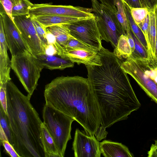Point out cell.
<instances>
[{"label":"cell","instance_id":"cell-1","mask_svg":"<svg viewBox=\"0 0 157 157\" xmlns=\"http://www.w3.org/2000/svg\"><path fill=\"white\" fill-rule=\"evenodd\" d=\"M45 104L73 119L86 132L97 137L101 125L97 101L88 79L61 76L45 87Z\"/></svg>","mask_w":157,"mask_h":157},{"label":"cell","instance_id":"cell-2","mask_svg":"<svg viewBox=\"0 0 157 157\" xmlns=\"http://www.w3.org/2000/svg\"><path fill=\"white\" fill-rule=\"evenodd\" d=\"M8 122L12 146L20 157H44L42 122L30 101L11 80L6 83Z\"/></svg>","mask_w":157,"mask_h":157},{"label":"cell","instance_id":"cell-3","mask_svg":"<svg viewBox=\"0 0 157 157\" xmlns=\"http://www.w3.org/2000/svg\"><path fill=\"white\" fill-rule=\"evenodd\" d=\"M121 66L157 103V66L151 64L148 59L134 57L132 54L122 62Z\"/></svg>","mask_w":157,"mask_h":157},{"label":"cell","instance_id":"cell-4","mask_svg":"<svg viewBox=\"0 0 157 157\" xmlns=\"http://www.w3.org/2000/svg\"><path fill=\"white\" fill-rule=\"evenodd\" d=\"M42 113L43 122L57 146L59 157H64L67 143L71 139V124L75 120L46 104Z\"/></svg>","mask_w":157,"mask_h":157},{"label":"cell","instance_id":"cell-5","mask_svg":"<svg viewBox=\"0 0 157 157\" xmlns=\"http://www.w3.org/2000/svg\"><path fill=\"white\" fill-rule=\"evenodd\" d=\"M10 65L28 95L31 97L38 85L44 66L30 52L12 56Z\"/></svg>","mask_w":157,"mask_h":157},{"label":"cell","instance_id":"cell-6","mask_svg":"<svg viewBox=\"0 0 157 157\" xmlns=\"http://www.w3.org/2000/svg\"><path fill=\"white\" fill-rule=\"evenodd\" d=\"M91 1L101 39L110 42L114 48L120 37L123 34L126 35L116 16L117 8L100 3L97 0Z\"/></svg>","mask_w":157,"mask_h":157},{"label":"cell","instance_id":"cell-7","mask_svg":"<svg viewBox=\"0 0 157 157\" xmlns=\"http://www.w3.org/2000/svg\"><path fill=\"white\" fill-rule=\"evenodd\" d=\"M64 24L71 34L77 40L98 51L101 48L96 16Z\"/></svg>","mask_w":157,"mask_h":157},{"label":"cell","instance_id":"cell-8","mask_svg":"<svg viewBox=\"0 0 157 157\" xmlns=\"http://www.w3.org/2000/svg\"><path fill=\"white\" fill-rule=\"evenodd\" d=\"M92 8L71 5H53L49 3L35 4L31 7L29 14L31 17L46 15H59L78 18L95 17Z\"/></svg>","mask_w":157,"mask_h":157},{"label":"cell","instance_id":"cell-9","mask_svg":"<svg viewBox=\"0 0 157 157\" xmlns=\"http://www.w3.org/2000/svg\"><path fill=\"white\" fill-rule=\"evenodd\" d=\"M12 19L32 54L46 53L30 15L13 16Z\"/></svg>","mask_w":157,"mask_h":157},{"label":"cell","instance_id":"cell-10","mask_svg":"<svg viewBox=\"0 0 157 157\" xmlns=\"http://www.w3.org/2000/svg\"><path fill=\"white\" fill-rule=\"evenodd\" d=\"M100 143L94 135L76 129L72 149L75 157H100Z\"/></svg>","mask_w":157,"mask_h":157},{"label":"cell","instance_id":"cell-11","mask_svg":"<svg viewBox=\"0 0 157 157\" xmlns=\"http://www.w3.org/2000/svg\"><path fill=\"white\" fill-rule=\"evenodd\" d=\"M0 15L2 17L6 41L11 56L26 52L31 53L13 20L6 13Z\"/></svg>","mask_w":157,"mask_h":157},{"label":"cell","instance_id":"cell-12","mask_svg":"<svg viewBox=\"0 0 157 157\" xmlns=\"http://www.w3.org/2000/svg\"><path fill=\"white\" fill-rule=\"evenodd\" d=\"M98 51L84 49H75L63 52L62 57L85 65H99L101 64Z\"/></svg>","mask_w":157,"mask_h":157},{"label":"cell","instance_id":"cell-13","mask_svg":"<svg viewBox=\"0 0 157 157\" xmlns=\"http://www.w3.org/2000/svg\"><path fill=\"white\" fill-rule=\"evenodd\" d=\"M2 16L0 15V83L11 80L10 73V60L7 53Z\"/></svg>","mask_w":157,"mask_h":157},{"label":"cell","instance_id":"cell-14","mask_svg":"<svg viewBox=\"0 0 157 157\" xmlns=\"http://www.w3.org/2000/svg\"><path fill=\"white\" fill-rule=\"evenodd\" d=\"M100 150L105 157H132L128 148L121 143L107 140L100 143Z\"/></svg>","mask_w":157,"mask_h":157},{"label":"cell","instance_id":"cell-15","mask_svg":"<svg viewBox=\"0 0 157 157\" xmlns=\"http://www.w3.org/2000/svg\"><path fill=\"white\" fill-rule=\"evenodd\" d=\"M35 57L43 65L44 68L50 70H63L68 67H72L74 63L71 61L63 58L57 54L52 55L46 53L37 55Z\"/></svg>","mask_w":157,"mask_h":157},{"label":"cell","instance_id":"cell-16","mask_svg":"<svg viewBox=\"0 0 157 157\" xmlns=\"http://www.w3.org/2000/svg\"><path fill=\"white\" fill-rule=\"evenodd\" d=\"M155 10L156 9L154 10L149 11V25L147 41V59L150 63L154 66H155V64L156 37Z\"/></svg>","mask_w":157,"mask_h":157},{"label":"cell","instance_id":"cell-17","mask_svg":"<svg viewBox=\"0 0 157 157\" xmlns=\"http://www.w3.org/2000/svg\"><path fill=\"white\" fill-rule=\"evenodd\" d=\"M31 17L39 22L45 28L51 26L67 24L86 19L53 15H43L33 16Z\"/></svg>","mask_w":157,"mask_h":157},{"label":"cell","instance_id":"cell-18","mask_svg":"<svg viewBox=\"0 0 157 157\" xmlns=\"http://www.w3.org/2000/svg\"><path fill=\"white\" fill-rule=\"evenodd\" d=\"M46 29L47 32L54 36L57 42L63 48V52L69 40L75 38L71 34L64 24L48 26L46 28Z\"/></svg>","mask_w":157,"mask_h":157},{"label":"cell","instance_id":"cell-19","mask_svg":"<svg viewBox=\"0 0 157 157\" xmlns=\"http://www.w3.org/2000/svg\"><path fill=\"white\" fill-rule=\"evenodd\" d=\"M41 135L44 157H59L57 146L43 122L41 124Z\"/></svg>","mask_w":157,"mask_h":157},{"label":"cell","instance_id":"cell-20","mask_svg":"<svg viewBox=\"0 0 157 157\" xmlns=\"http://www.w3.org/2000/svg\"><path fill=\"white\" fill-rule=\"evenodd\" d=\"M122 1L131 30L137 37L142 44L147 50V43L144 34L132 18L129 6L126 2L123 1Z\"/></svg>","mask_w":157,"mask_h":157},{"label":"cell","instance_id":"cell-21","mask_svg":"<svg viewBox=\"0 0 157 157\" xmlns=\"http://www.w3.org/2000/svg\"><path fill=\"white\" fill-rule=\"evenodd\" d=\"M115 55L120 59H126L132 53L131 48L126 35L123 34L119 38L117 47L114 48Z\"/></svg>","mask_w":157,"mask_h":157},{"label":"cell","instance_id":"cell-22","mask_svg":"<svg viewBox=\"0 0 157 157\" xmlns=\"http://www.w3.org/2000/svg\"><path fill=\"white\" fill-rule=\"evenodd\" d=\"M33 4L29 0H14L12 11V16L29 14Z\"/></svg>","mask_w":157,"mask_h":157},{"label":"cell","instance_id":"cell-23","mask_svg":"<svg viewBox=\"0 0 157 157\" xmlns=\"http://www.w3.org/2000/svg\"><path fill=\"white\" fill-rule=\"evenodd\" d=\"M114 5L117 9L116 13L117 18L126 33L130 27L122 1L121 0H114Z\"/></svg>","mask_w":157,"mask_h":157},{"label":"cell","instance_id":"cell-24","mask_svg":"<svg viewBox=\"0 0 157 157\" xmlns=\"http://www.w3.org/2000/svg\"><path fill=\"white\" fill-rule=\"evenodd\" d=\"M129 7L132 17L137 25L143 22L149 13L146 8Z\"/></svg>","mask_w":157,"mask_h":157},{"label":"cell","instance_id":"cell-25","mask_svg":"<svg viewBox=\"0 0 157 157\" xmlns=\"http://www.w3.org/2000/svg\"><path fill=\"white\" fill-rule=\"evenodd\" d=\"M130 31L135 43V50L131 54L134 57L147 59V50L142 44L131 29Z\"/></svg>","mask_w":157,"mask_h":157},{"label":"cell","instance_id":"cell-26","mask_svg":"<svg viewBox=\"0 0 157 157\" xmlns=\"http://www.w3.org/2000/svg\"><path fill=\"white\" fill-rule=\"evenodd\" d=\"M0 110V126L4 131L8 141L12 145V136L8 122L7 116L1 104Z\"/></svg>","mask_w":157,"mask_h":157},{"label":"cell","instance_id":"cell-27","mask_svg":"<svg viewBox=\"0 0 157 157\" xmlns=\"http://www.w3.org/2000/svg\"><path fill=\"white\" fill-rule=\"evenodd\" d=\"M32 18L37 35L46 52V49L49 45L47 39V32L46 28L39 22Z\"/></svg>","mask_w":157,"mask_h":157},{"label":"cell","instance_id":"cell-28","mask_svg":"<svg viewBox=\"0 0 157 157\" xmlns=\"http://www.w3.org/2000/svg\"><path fill=\"white\" fill-rule=\"evenodd\" d=\"M75 49H84L92 51H98L75 38L69 40L64 51H69Z\"/></svg>","mask_w":157,"mask_h":157},{"label":"cell","instance_id":"cell-29","mask_svg":"<svg viewBox=\"0 0 157 157\" xmlns=\"http://www.w3.org/2000/svg\"><path fill=\"white\" fill-rule=\"evenodd\" d=\"M7 82L0 83V104L7 114V104L6 96V87Z\"/></svg>","mask_w":157,"mask_h":157},{"label":"cell","instance_id":"cell-30","mask_svg":"<svg viewBox=\"0 0 157 157\" xmlns=\"http://www.w3.org/2000/svg\"><path fill=\"white\" fill-rule=\"evenodd\" d=\"M4 147L5 150L7 154L11 157H20L16 152L12 145L8 141L4 140L1 145Z\"/></svg>","mask_w":157,"mask_h":157},{"label":"cell","instance_id":"cell-31","mask_svg":"<svg viewBox=\"0 0 157 157\" xmlns=\"http://www.w3.org/2000/svg\"><path fill=\"white\" fill-rule=\"evenodd\" d=\"M141 7L147 8L149 11L155 10L157 6V0H139Z\"/></svg>","mask_w":157,"mask_h":157},{"label":"cell","instance_id":"cell-32","mask_svg":"<svg viewBox=\"0 0 157 157\" xmlns=\"http://www.w3.org/2000/svg\"><path fill=\"white\" fill-rule=\"evenodd\" d=\"M13 1L14 0H0V4L3 6L6 13L12 19V11Z\"/></svg>","mask_w":157,"mask_h":157},{"label":"cell","instance_id":"cell-33","mask_svg":"<svg viewBox=\"0 0 157 157\" xmlns=\"http://www.w3.org/2000/svg\"><path fill=\"white\" fill-rule=\"evenodd\" d=\"M149 25V15L147 16L144 21L138 25L144 34L147 42V40L148 32Z\"/></svg>","mask_w":157,"mask_h":157},{"label":"cell","instance_id":"cell-34","mask_svg":"<svg viewBox=\"0 0 157 157\" xmlns=\"http://www.w3.org/2000/svg\"><path fill=\"white\" fill-rule=\"evenodd\" d=\"M148 157H157V140L151 145L150 150L147 152Z\"/></svg>","mask_w":157,"mask_h":157},{"label":"cell","instance_id":"cell-35","mask_svg":"<svg viewBox=\"0 0 157 157\" xmlns=\"http://www.w3.org/2000/svg\"><path fill=\"white\" fill-rule=\"evenodd\" d=\"M126 34L131 48L132 52V53L135 50V43L131 33L130 29L127 32Z\"/></svg>","mask_w":157,"mask_h":157},{"label":"cell","instance_id":"cell-36","mask_svg":"<svg viewBox=\"0 0 157 157\" xmlns=\"http://www.w3.org/2000/svg\"><path fill=\"white\" fill-rule=\"evenodd\" d=\"M127 4L131 7H141L139 0H127Z\"/></svg>","mask_w":157,"mask_h":157},{"label":"cell","instance_id":"cell-37","mask_svg":"<svg viewBox=\"0 0 157 157\" xmlns=\"http://www.w3.org/2000/svg\"><path fill=\"white\" fill-rule=\"evenodd\" d=\"M101 3L115 8L116 7L114 5V0H99Z\"/></svg>","mask_w":157,"mask_h":157},{"label":"cell","instance_id":"cell-38","mask_svg":"<svg viewBox=\"0 0 157 157\" xmlns=\"http://www.w3.org/2000/svg\"><path fill=\"white\" fill-rule=\"evenodd\" d=\"M0 143L2 144V142L4 140L8 141L7 137L2 128L0 126Z\"/></svg>","mask_w":157,"mask_h":157},{"label":"cell","instance_id":"cell-39","mask_svg":"<svg viewBox=\"0 0 157 157\" xmlns=\"http://www.w3.org/2000/svg\"><path fill=\"white\" fill-rule=\"evenodd\" d=\"M122 1H124L126 3L127 0H121Z\"/></svg>","mask_w":157,"mask_h":157}]
</instances>
